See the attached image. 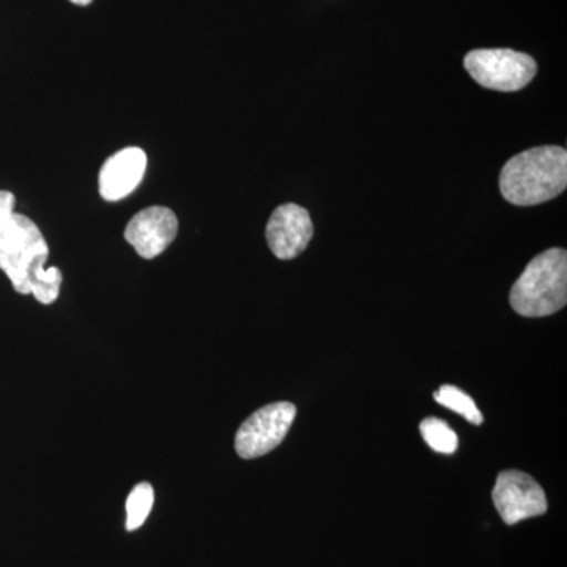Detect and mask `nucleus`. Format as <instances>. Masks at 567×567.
I'll list each match as a JSON object with an SVG mask.
<instances>
[{
    "label": "nucleus",
    "instance_id": "2",
    "mask_svg": "<svg viewBox=\"0 0 567 567\" xmlns=\"http://www.w3.org/2000/svg\"><path fill=\"white\" fill-rule=\"evenodd\" d=\"M567 185L566 148L546 145L511 158L499 175V189L507 203L532 207L555 199Z\"/></svg>",
    "mask_w": 567,
    "mask_h": 567
},
{
    "label": "nucleus",
    "instance_id": "4",
    "mask_svg": "<svg viewBox=\"0 0 567 567\" xmlns=\"http://www.w3.org/2000/svg\"><path fill=\"white\" fill-rule=\"evenodd\" d=\"M470 76L491 91L517 92L535 80L537 65L532 55L513 50H476L464 61Z\"/></svg>",
    "mask_w": 567,
    "mask_h": 567
},
{
    "label": "nucleus",
    "instance_id": "12",
    "mask_svg": "<svg viewBox=\"0 0 567 567\" xmlns=\"http://www.w3.org/2000/svg\"><path fill=\"white\" fill-rule=\"evenodd\" d=\"M421 435L424 442L432 450L440 454L456 453L458 447V439L456 432L439 417H427L420 425Z\"/></svg>",
    "mask_w": 567,
    "mask_h": 567
},
{
    "label": "nucleus",
    "instance_id": "8",
    "mask_svg": "<svg viewBox=\"0 0 567 567\" xmlns=\"http://www.w3.org/2000/svg\"><path fill=\"white\" fill-rule=\"evenodd\" d=\"M315 227L306 208L284 204L276 208L267 224V241L278 259L290 260L300 256L311 241Z\"/></svg>",
    "mask_w": 567,
    "mask_h": 567
},
{
    "label": "nucleus",
    "instance_id": "13",
    "mask_svg": "<svg viewBox=\"0 0 567 567\" xmlns=\"http://www.w3.org/2000/svg\"><path fill=\"white\" fill-rule=\"evenodd\" d=\"M70 2L76 3V6L85 7L92 3L93 0H70Z\"/></svg>",
    "mask_w": 567,
    "mask_h": 567
},
{
    "label": "nucleus",
    "instance_id": "9",
    "mask_svg": "<svg viewBox=\"0 0 567 567\" xmlns=\"http://www.w3.org/2000/svg\"><path fill=\"white\" fill-rule=\"evenodd\" d=\"M147 167V155L140 147H126L112 155L100 171V194L115 203L130 196L140 186Z\"/></svg>",
    "mask_w": 567,
    "mask_h": 567
},
{
    "label": "nucleus",
    "instance_id": "1",
    "mask_svg": "<svg viewBox=\"0 0 567 567\" xmlns=\"http://www.w3.org/2000/svg\"><path fill=\"white\" fill-rule=\"evenodd\" d=\"M17 197L0 192V270L18 293H32L41 305L54 303L61 293L62 271L47 268L50 246L35 223L14 213Z\"/></svg>",
    "mask_w": 567,
    "mask_h": 567
},
{
    "label": "nucleus",
    "instance_id": "6",
    "mask_svg": "<svg viewBox=\"0 0 567 567\" xmlns=\"http://www.w3.org/2000/svg\"><path fill=\"white\" fill-rule=\"evenodd\" d=\"M494 505L506 525L543 516L548 505L543 487L532 476L517 470H506L496 477Z\"/></svg>",
    "mask_w": 567,
    "mask_h": 567
},
{
    "label": "nucleus",
    "instance_id": "3",
    "mask_svg": "<svg viewBox=\"0 0 567 567\" xmlns=\"http://www.w3.org/2000/svg\"><path fill=\"white\" fill-rule=\"evenodd\" d=\"M511 306L524 317H547L567 303V252L547 249L536 256L514 284Z\"/></svg>",
    "mask_w": 567,
    "mask_h": 567
},
{
    "label": "nucleus",
    "instance_id": "11",
    "mask_svg": "<svg viewBox=\"0 0 567 567\" xmlns=\"http://www.w3.org/2000/svg\"><path fill=\"white\" fill-rule=\"evenodd\" d=\"M153 503H155V491L151 483H141L130 492L126 499V529L134 532L145 524L151 516Z\"/></svg>",
    "mask_w": 567,
    "mask_h": 567
},
{
    "label": "nucleus",
    "instance_id": "7",
    "mask_svg": "<svg viewBox=\"0 0 567 567\" xmlns=\"http://www.w3.org/2000/svg\"><path fill=\"white\" fill-rule=\"evenodd\" d=\"M178 233V219L166 207L145 208L133 216L125 229V240L142 259L152 260L166 251Z\"/></svg>",
    "mask_w": 567,
    "mask_h": 567
},
{
    "label": "nucleus",
    "instance_id": "10",
    "mask_svg": "<svg viewBox=\"0 0 567 567\" xmlns=\"http://www.w3.org/2000/svg\"><path fill=\"white\" fill-rule=\"evenodd\" d=\"M434 399L440 405L446 406V409L453 410L457 415L464 416L468 423L483 424V413L477 409L475 401L470 398L464 391L453 385L440 386L439 391H435Z\"/></svg>",
    "mask_w": 567,
    "mask_h": 567
},
{
    "label": "nucleus",
    "instance_id": "5",
    "mask_svg": "<svg viewBox=\"0 0 567 567\" xmlns=\"http://www.w3.org/2000/svg\"><path fill=\"white\" fill-rule=\"evenodd\" d=\"M297 406L290 402H275L252 413L235 435V451L241 458H257L271 453L292 427Z\"/></svg>",
    "mask_w": 567,
    "mask_h": 567
}]
</instances>
